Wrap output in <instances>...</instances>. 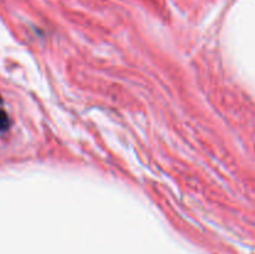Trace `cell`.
I'll return each instance as SVG.
<instances>
[{"mask_svg": "<svg viewBox=\"0 0 255 254\" xmlns=\"http://www.w3.org/2000/svg\"><path fill=\"white\" fill-rule=\"evenodd\" d=\"M9 127V119L5 112H0V132L4 131Z\"/></svg>", "mask_w": 255, "mask_h": 254, "instance_id": "obj_1", "label": "cell"}]
</instances>
